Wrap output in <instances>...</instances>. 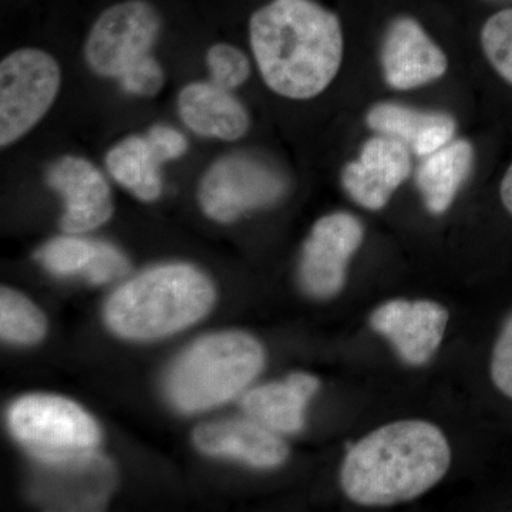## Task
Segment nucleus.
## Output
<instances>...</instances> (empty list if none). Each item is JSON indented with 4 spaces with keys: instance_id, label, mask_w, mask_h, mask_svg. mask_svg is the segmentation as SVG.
<instances>
[{
    "instance_id": "obj_13",
    "label": "nucleus",
    "mask_w": 512,
    "mask_h": 512,
    "mask_svg": "<svg viewBox=\"0 0 512 512\" xmlns=\"http://www.w3.org/2000/svg\"><path fill=\"white\" fill-rule=\"evenodd\" d=\"M409 148L396 138L380 136L363 146L360 158L346 165L343 187L367 210H380L410 174Z\"/></svg>"
},
{
    "instance_id": "obj_4",
    "label": "nucleus",
    "mask_w": 512,
    "mask_h": 512,
    "mask_svg": "<svg viewBox=\"0 0 512 512\" xmlns=\"http://www.w3.org/2000/svg\"><path fill=\"white\" fill-rule=\"evenodd\" d=\"M265 352L245 332L215 333L178 359L167 379L171 402L185 413L204 412L238 396L261 373Z\"/></svg>"
},
{
    "instance_id": "obj_14",
    "label": "nucleus",
    "mask_w": 512,
    "mask_h": 512,
    "mask_svg": "<svg viewBox=\"0 0 512 512\" xmlns=\"http://www.w3.org/2000/svg\"><path fill=\"white\" fill-rule=\"evenodd\" d=\"M382 63L387 83L399 90L433 82L448 67L443 50L412 18L394 20L384 39Z\"/></svg>"
},
{
    "instance_id": "obj_8",
    "label": "nucleus",
    "mask_w": 512,
    "mask_h": 512,
    "mask_svg": "<svg viewBox=\"0 0 512 512\" xmlns=\"http://www.w3.org/2000/svg\"><path fill=\"white\" fill-rule=\"evenodd\" d=\"M285 190L284 177L271 164L249 154H228L205 171L198 202L212 221L229 224L247 212L275 204Z\"/></svg>"
},
{
    "instance_id": "obj_11",
    "label": "nucleus",
    "mask_w": 512,
    "mask_h": 512,
    "mask_svg": "<svg viewBox=\"0 0 512 512\" xmlns=\"http://www.w3.org/2000/svg\"><path fill=\"white\" fill-rule=\"evenodd\" d=\"M46 178L62 195V228L67 234L93 231L110 220L114 205L109 181L92 161L67 154L50 165Z\"/></svg>"
},
{
    "instance_id": "obj_16",
    "label": "nucleus",
    "mask_w": 512,
    "mask_h": 512,
    "mask_svg": "<svg viewBox=\"0 0 512 512\" xmlns=\"http://www.w3.org/2000/svg\"><path fill=\"white\" fill-rule=\"evenodd\" d=\"M177 111L188 130L212 140L237 141L251 126L241 100L211 80L185 84L178 93Z\"/></svg>"
},
{
    "instance_id": "obj_28",
    "label": "nucleus",
    "mask_w": 512,
    "mask_h": 512,
    "mask_svg": "<svg viewBox=\"0 0 512 512\" xmlns=\"http://www.w3.org/2000/svg\"><path fill=\"white\" fill-rule=\"evenodd\" d=\"M501 200H503L504 207L512 215V164L508 168L501 183Z\"/></svg>"
},
{
    "instance_id": "obj_7",
    "label": "nucleus",
    "mask_w": 512,
    "mask_h": 512,
    "mask_svg": "<svg viewBox=\"0 0 512 512\" xmlns=\"http://www.w3.org/2000/svg\"><path fill=\"white\" fill-rule=\"evenodd\" d=\"M9 429L33 457L96 450L99 426L79 404L52 394H30L10 406Z\"/></svg>"
},
{
    "instance_id": "obj_27",
    "label": "nucleus",
    "mask_w": 512,
    "mask_h": 512,
    "mask_svg": "<svg viewBox=\"0 0 512 512\" xmlns=\"http://www.w3.org/2000/svg\"><path fill=\"white\" fill-rule=\"evenodd\" d=\"M146 137L163 163L178 160L187 153V137L180 130L168 126V124H156V126L148 128Z\"/></svg>"
},
{
    "instance_id": "obj_15",
    "label": "nucleus",
    "mask_w": 512,
    "mask_h": 512,
    "mask_svg": "<svg viewBox=\"0 0 512 512\" xmlns=\"http://www.w3.org/2000/svg\"><path fill=\"white\" fill-rule=\"evenodd\" d=\"M201 453L234 458L255 468H275L285 463L289 448L284 440L255 420L205 423L192 433Z\"/></svg>"
},
{
    "instance_id": "obj_17",
    "label": "nucleus",
    "mask_w": 512,
    "mask_h": 512,
    "mask_svg": "<svg viewBox=\"0 0 512 512\" xmlns=\"http://www.w3.org/2000/svg\"><path fill=\"white\" fill-rule=\"evenodd\" d=\"M37 259L55 275H83L94 285L109 284L128 272V261L120 249L103 241L64 235L47 242Z\"/></svg>"
},
{
    "instance_id": "obj_12",
    "label": "nucleus",
    "mask_w": 512,
    "mask_h": 512,
    "mask_svg": "<svg viewBox=\"0 0 512 512\" xmlns=\"http://www.w3.org/2000/svg\"><path fill=\"white\" fill-rule=\"evenodd\" d=\"M448 319L440 303L394 299L372 313L370 325L392 343L403 362L423 366L440 348Z\"/></svg>"
},
{
    "instance_id": "obj_9",
    "label": "nucleus",
    "mask_w": 512,
    "mask_h": 512,
    "mask_svg": "<svg viewBox=\"0 0 512 512\" xmlns=\"http://www.w3.org/2000/svg\"><path fill=\"white\" fill-rule=\"evenodd\" d=\"M39 463L33 493L43 503L70 510H90L106 501L114 470L96 450L36 457Z\"/></svg>"
},
{
    "instance_id": "obj_26",
    "label": "nucleus",
    "mask_w": 512,
    "mask_h": 512,
    "mask_svg": "<svg viewBox=\"0 0 512 512\" xmlns=\"http://www.w3.org/2000/svg\"><path fill=\"white\" fill-rule=\"evenodd\" d=\"M491 377L495 387L512 399V315L495 342L491 357Z\"/></svg>"
},
{
    "instance_id": "obj_3",
    "label": "nucleus",
    "mask_w": 512,
    "mask_h": 512,
    "mask_svg": "<svg viewBox=\"0 0 512 512\" xmlns=\"http://www.w3.org/2000/svg\"><path fill=\"white\" fill-rule=\"evenodd\" d=\"M215 301L207 275L187 264L147 269L121 285L106 305L107 325L121 338L151 340L204 318Z\"/></svg>"
},
{
    "instance_id": "obj_22",
    "label": "nucleus",
    "mask_w": 512,
    "mask_h": 512,
    "mask_svg": "<svg viewBox=\"0 0 512 512\" xmlns=\"http://www.w3.org/2000/svg\"><path fill=\"white\" fill-rule=\"evenodd\" d=\"M45 315L25 296L9 288L0 292V336L13 345H35L46 335Z\"/></svg>"
},
{
    "instance_id": "obj_24",
    "label": "nucleus",
    "mask_w": 512,
    "mask_h": 512,
    "mask_svg": "<svg viewBox=\"0 0 512 512\" xmlns=\"http://www.w3.org/2000/svg\"><path fill=\"white\" fill-rule=\"evenodd\" d=\"M210 80L222 89L234 92L251 76V62L239 47L229 43H215L208 47L207 56Z\"/></svg>"
},
{
    "instance_id": "obj_10",
    "label": "nucleus",
    "mask_w": 512,
    "mask_h": 512,
    "mask_svg": "<svg viewBox=\"0 0 512 512\" xmlns=\"http://www.w3.org/2000/svg\"><path fill=\"white\" fill-rule=\"evenodd\" d=\"M362 239V224L353 215L335 212L320 218L303 247L299 269L303 289L318 299L338 295Z\"/></svg>"
},
{
    "instance_id": "obj_19",
    "label": "nucleus",
    "mask_w": 512,
    "mask_h": 512,
    "mask_svg": "<svg viewBox=\"0 0 512 512\" xmlns=\"http://www.w3.org/2000/svg\"><path fill=\"white\" fill-rule=\"evenodd\" d=\"M367 123L382 136L396 138L419 156H430L447 146L456 133L450 116L420 111L399 104H377L367 114Z\"/></svg>"
},
{
    "instance_id": "obj_1",
    "label": "nucleus",
    "mask_w": 512,
    "mask_h": 512,
    "mask_svg": "<svg viewBox=\"0 0 512 512\" xmlns=\"http://www.w3.org/2000/svg\"><path fill=\"white\" fill-rule=\"evenodd\" d=\"M249 43L266 86L286 99L319 96L342 63L339 19L315 0L262 6L249 19Z\"/></svg>"
},
{
    "instance_id": "obj_6",
    "label": "nucleus",
    "mask_w": 512,
    "mask_h": 512,
    "mask_svg": "<svg viewBox=\"0 0 512 512\" xmlns=\"http://www.w3.org/2000/svg\"><path fill=\"white\" fill-rule=\"evenodd\" d=\"M163 20L148 0L114 3L93 23L84 42V60L94 74L119 80L134 64L153 55Z\"/></svg>"
},
{
    "instance_id": "obj_5",
    "label": "nucleus",
    "mask_w": 512,
    "mask_h": 512,
    "mask_svg": "<svg viewBox=\"0 0 512 512\" xmlns=\"http://www.w3.org/2000/svg\"><path fill=\"white\" fill-rule=\"evenodd\" d=\"M62 67L37 47H22L0 63V146L28 136L52 110L62 89Z\"/></svg>"
},
{
    "instance_id": "obj_23",
    "label": "nucleus",
    "mask_w": 512,
    "mask_h": 512,
    "mask_svg": "<svg viewBox=\"0 0 512 512\" xmlns=\"http://www.w3.org/2000/svg\"><path fill=\"white\" fill-rule=\"evenodd\" d=\"M481 45L491 66L512 84V9L501 10L485 22Z\"/></svg>"
},
{
    "instance_id": "obj_2",
    "label": "nucleus",
    "mask_w": 512,
    "mask_h": 512,
    "mask_svg": "<svg viewBox=\"0 0 512 512\" xmlns=\"http://www.w3.org/2000/svg\"><path fill=\"white\" fill-rule=\"evenodd\" d=\"M450 464V444L439 427L423 420L396 421L349 448L340 484L353 503L389 507L427 493Z\"/></svg>"
},
{
    "instance_id": "obj_25",
    "label": "nucleus",
    "mask_w": 512,
    "mask_h": 512,
    "mask_svg": "<svg viewBox=\"0 0 512 512\" xmlns=\"http://www.w3.org/2000/svg\"><path fill=\"white\" fill-rule=\"evenodd\" d=\"M117 82L127 94L148 99L163 90L165 73L157 57L151 55L131 66Z\"/></svg>"
},
{
    "instance_id": "obj_20",
    "label": "nucleus",
    "mask_w": 512,
    "mask_h": 512,
    "mask_svg": "<svg viewBox=\"0 0 512 512\" xmlns=\"http://www.w3.org/2000/svg\"><path fill=\"white\" fill-rule=\"evenodd\" d=\"M163 164L146 134L121 138L106 154L110 177L144 202L156 201L163 194Z\"/></svg>"
},
{
    "instance_id": "obj_21",
    "label": "nucleus",
    "mask_w": 512,
    "mask_h": 512,
    "mask_svg": "<svg viewBox=\"0 0 512 512\" xmlns=\"http://www.w3.org/2000/svg\"><path fill=\"white\" fill-rule=\"evenodd\" d=\"M427 157L417 173V187L427 210L443 214L470 174L473 147L467 141H454Z\"/></svg>"
},
{
    "instance_id": "obj_18",
    "label": "nucleus",
    "mask_w": 512,
    "mask_h": 512,
    "mask_svg": "<svg viewBox=\"0 0 512 512\" xmlns=\"http://www.w3.org/2000/svg\"><path fill=\"white\" fill-rule=\"evenodd\" d=\"M319 380L308 373H293L282 382L262 384L242 397L244 412L275 433H296L305 423V409Z\"/></svg>"
}]
</instances>
